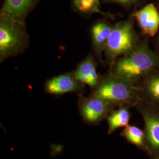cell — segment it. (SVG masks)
I'll return each instance as SVG.
<instances>
[{"instance_id": "obj_5", "label": "cell", "mask_w": 159, "mask_h": 159, "mask_svg": "<svg viewBox=\"0 0 159 159\" xmlns=\"http://www.w3.org/2000/svg\"><path fill=\"white\" fill-rule=\"evenodd\" d=\"M144 121L146 153L151 159H159V108L142 98L135 106Z\"/></svg>"}, {"instance_id": "obj_4", "label": "cell", "mask_w": 159, "mask_h": 159, "mask_svg": "<svg viewBox=\"0 0 159 159\" xmlns=\"http://www.w3.org/2000/svg\"><path fill=\"white\" fill-rule=\"evenodd\" d=\"M138 44L132 20L121 21L112 26L104 53L108 60L114 62L133 51Z\"/></svg>"}, {"instance_id": "obj_16", "label": "cell", "mask_w": 159, "mask_h": 159, "mask_svg": "<svg viewBox=\"0 0 159 159\" xmlns=\"http://www.w3.org/2000/svg\"><path fill=\"white\" fill-rule=\"evenodd\" d=\"M109 1L117 2V3H119L120 4H123V5H129V4L133 3L137 0H109Z\"/></svg>"}, {"instance_id": "obj_13", "label": "cell", "mask_w": 159, "mask_h": 159, "mask_svg": "<svg viewBox=\"0 0 159 159\" xmlns=\"http://www.w3.org/2000/svg\"><path fill=\"white\" fill-rule=\"evenodd\" d=\"M140 89L143 98L159 108V74L145 76Z\"/></svg>"}, {"instance_id": "obj_10", "label": "cell", "mask_w": 159, "mask_h": 159, "mask_svg": "<svg viewBox=\"0 0 159 159\" xmlns=\"http://www.w3.org/2000/svg\"><path fill=\"white\" fill-rule=\"evenodd\" d=\"M37 0H4L1 13L20 21H25Z\"/></svg>"}, {"instance_id": "obj_9", "label": "cell", "mask_w": 159, "mask_h": 159, "mask_svg": "<svg viewBox=\"0 0 159 159\" xmlns=\"http://www.w3.org/2000/svg\"><path fill=\"white\" fill-rule=\"evenodd\" d=\"M77 79L84 85L94 89L99 83L100 77L97 70V64L93 54H89L81 61L74 71Z\"/></svg>"}, {"instance_id": "obj_11", "label": "cell", "mask_w": 159, "mask_h": 159, "mask_svg": "<svg viewBox=\"0 0 159 159\" xmlns=\"http://www.w3.org/2000/svg\"><path fill=\"white\" fill-rule=\"evenodd\" d=\"M112 30L111 26L106 21H98L91 27L92 48L95 54L100 56L104 52L108 39Z\"/></svg>"}, {"instance_id": "obj_14", "label": "cell", "mask_w": 159, "mask_h": 159, "mask_svg": "<svg viewBox=\"0 0 159 159\" xmlns=\"http://www.w3.org/2000/svg\"><path fill=\"white\" fill-rule=\"evenodd\" d=\"M120 135L129 143L146 152L147 144L144 131L138 126L132 125H127L121 132Z\"/></svg>"}, {"instance_id": "obj_7", "label": "cell", "mask_w": 159, "mask_h": 159, "mask_svg": "<svg viewBox=\"0 0 159 159\" xmlns=\"http://www.w3.org/2000/svg\"><path fill=\"white\" fill-rule=\"evenodd\" d=\"M84 87V84L77 79L74 71L47 80L44 85V89L46 93L54 96H61L71 93H79V95L82 94Z\"/></svg>"}, {"instance_id": "obj_6", "label": "cell", "mask_w": 159, "mask_h": 159, "mask_svg": "<svg viewBox=\"0 0 159 159\" xmlns=\"http://www.w3.org/2000/svg\"><path fill=\"white\" fill-rule=\"evenodd\" d=\"M78 106L79 113L83 121L88 125H98L104 120L106 119L109 113L114 107L104 100L90 95L84 96L79 95Z\"/></svg>"}, {"instance_id": "obj_8", "label": "cell", "mask_w": 159, "mask_h": 159, "mask_svg": "<svg viewBox=\"0 0 159 159\" xmlns=\"http://www.w3.org/2000/svg\"><path fill=\"white\" fill-rule=\"evenodd\" d=\"M143 34L154 37L159 29V14L153 4H149L134 14Z\"/></svg>"}, {"instance_id": "obj_15", "label": "cell", "mask_w": 159, "mask_h": 159, "mask_svg": "<svg viewBox=\"0 0 159 159\" xmlns=\"http://www.w3.org/2000/svg\"><path fill=\"white\" fill-rule=\"evenodd\" d=\"M75 8L84 14L100 13L104 14L100 10L99 0H73Z\"/></svg>"}, {"instance_id": "obj_3", "label": "cell", "mask_w": 159, "mask_h": 159, "mask_svg": "<svg viewBox=\"0 0 159 159\" xmlns=\"http://www.w3.org/2000/svg\"><path fill=\"white\" fill-rule=\"evenodd\" d=\"M25 21L0 14V61L22 54L29 46Z\"/></svg>"}, {"instance_id": "obj_12", "label": "cell", "mask_w": 159, "mask_h": 159, "mask_svg": "<svg viewBox=\"0 0 159 159\" xmlns=\"http://www.w3.org/2000/svg\"><path fill=\"white\" fill-rule=\"evenodd\" d=\"M130 106H123L118 107L109 113L106 120L108 124L107 134L110 135L119 129L125 128L129 125L131 114Z\"/></svg>"}, {"instance_id": "obj_2", "label": "cell", "mask_w": 159, "mask_h": 159, "mask_svg": "<svg viewBox=\"0 0 159 159\" xmlns=\"http://www.w3.org/2000/svg\"><path fill=\"white\" fill-rule=\"evenodd\" d=\"M90 95L98 97L113 107L136 106L143 98L141 89L134 84L110 73L100 77Z\"/></svg>"}, {"instance_id": "obj_1", "label": "cell", "mask_w": 159, "mask_h": 159, "mask_svg": "<svg viewBox=\"0 0 159 159\" xmlns=\"http://www.w3.org/2000/svg\"><path fill=\"white\" fill-rule=\"evenodd\" d=\"M158 67L159 56L144 41L130 52L115 60L110 73L135 84Z\"/></svg>"}]
</instances>
